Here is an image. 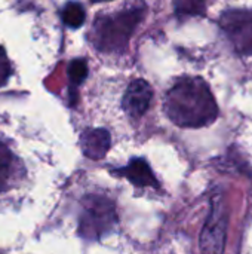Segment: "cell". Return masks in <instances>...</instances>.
Segmentation results:
<instances>
[{
	"instance_id": "cell-1",
	"label": "cell",
	"mask_w": 252,
	"mask_h": 254,
	"mask_svg": "<svg viewBox=\"0 0 252 254\" xmlns=\"http://www.w3.org/2000/svg\"><path fill=\"white\" fill-rule=\"evenodd\" d=\"M165 112L183 128L206 127L218 116L215 98L201 77L180 79L165 97Z\"/></svg>"
},
{
	"instance_id": "cell-2",
	"label": "cell",
	"mask_w": 252,
	"mask_h": 254,
	"mask_svg": "<svg viewBox=\"0 0 252 254\" xmlns=\"http://www.w3.org/2000/svg\"><path fill=\"white\" fill-rule=\"evenodd\" d=\"M144 7H131L113 15H101L94 21L89 40L101 52H122L129 43L132 33L143 19Z\"/></svg>"
},
{
	"instance_id": "cell-3",
	"label": "cell",
	"mask_w": 252,
	"mask_h": 254,
	"mask_svg": "<svg viewBox=\"0 0 252 254\" xmlns=\"http://www.w3.org/2000/svg\"><path fill=\"white\" fill-rule=\"evenodd\" d=\"M117 225L113 202L104 196H88L83 201L79 219V234L85 240L97 241L108 235Z\"/></svg>"
},
{
	"instance_id": "cell-4",
	"label": "cell",
	"mask_w": 252,
	"mask_h": 254,
	"mask_svg": "<svg viewBox=\"0 0 252 254\" xmlns=\"http://www.w3.org/2000/svg\"><path fill=\"white\" fill-rule=\"evenodd\" d=\"M227 234V214L220 198L212 201V208L201 234L202 254H223Z\"/></svg>"
},
{
	"instance_id": "cell-5",
	"label": "cell",
	"mask_w": 252,
	"mask_h": 254,
	"mask_svg": "<svg viewBox=\"0 0 252 254\" xmlns=\"http://www.w3.org/2000/svg\"><path fill=\"white\" fill-rule=\"evenodd\" d=\"M220 25L238 52L244 55H252V12H224L220 18Z\"/></svg>"
},
{
	"instance_id": "cell-6",
	"label": "cell",
	"mask_w": 252,
	"mask_h": 254,
	"mask_svg": "<svg viewBox=\"0 0 252 254\" xmlns=\"http://www.w3.org/2000/svg\"><path fill=\"white\" fill-rule=\"evenodd\" d=\"M153 98V89L149 82L143 79H137L129 83L125 97H123V109L125 112L134 118H141L147 110Z\"/></svg>"
},
{
	"instance_id": "cell-7",
	"label": "cell",
	"mask_w": 252,
	"mask_h": 254,
	"mask_svg": "<svg viewBox=\"0 0 252 254\" xmlns=\"http://www.w3.org/2000/svg\"><path fill=\"white\" fill-rule=\"evenodd\" d=\"M80 146L86 158L94 161L102 159L110 149V134L102 128L86 129L80 137Z\"/></svg>"
},
{
	"instance_id": "cell-8",
	"label": "cell",
	"mask_w": 252,
	"mask_h": 254,
	"mask_svg": "<svg viewBox=\"0 0 252 254\" xmlns=\"http://www.w3.org/2000/svg\"><path fill=\"white\" fill-rule=\"evenodd\" d=\"M119 176L128 179L132 185L140 188H157L159 183L144 159H132L126 167L116 171Z\"/></svg>"
},
{
	"instance_id": "cell-9",
	"label": "cell",
	"mask_w": 252,
	"mask_h": 254,
	"mask_svg": "<svg viewBox=\"0 0 252 254\" xmlns=\"http://www.w3.org/2000/svg\"><path fill=\"white\" fill-rule=\"evenodd\" d=\"M13 177V156L9 149L0 143V192L4 190Z\"/></svg>"
},
{
	"instance_id": "cell-10",
	"label": "cell",
	"mask_w": 252,
	"mask_h": 254,
	"mask_svg": "<svg viewBox=\"0 0 252 254\" xmlns=\"http://www.w3.org/2000/svg\"><path fill=\"white\" fill-rule=\"evenodd\" d=\"M62 21L70 28H79L85 22V9L80 3H67L62 9Z\"/></svg>"
},
{
	"instance_id": "cell-11",
	"label": "cell",
	"mask_w": 252,
	"mask_h": 254,
	"mask_svg": "<svg viewBox=\"0 0 252 254\" xmlns=\"http://www.w3.org/2000/svg\"><path fill=\"white\" fill-rule=\"evenodd\" d=\"M88 76V64L85 60H74L68 65V77L70 83L74 86H79Z\"/></svg>"
},
{
	"instance_id": "cell-12",
	"label": "cell",
	"mask_w": 252,
	"mask_h": 254,
	"mask_svg": "<svg viewBox=\"0 0 252 254\" xmlns=\"http://www.w3.org/2000/svg\"><path fill=\"white\" fill-rule=\"evenodd\" d=\"M205 1L206 0H174V6L178 13L196 15L203 12Z\"/></svg>"
},
{
	"instance_id": "cell-13",
	"label": "cell",
	"mask_w": 252,
	"mask_h": 254,
	"mask_svg": "<svg viewBox=\"0 0 252 254\" xmlns=\"http://www.w3.org/2000/svg\"><path fill=\"white\" fill-rule=\"evenodd\" d=\"M10 74H12L10 63L7 60V55H6L4 49L0 46V86H3L9 80Z\"/></svg>"
},
{
	"instance_id": "cell-14",
	"label": "cell",
	"mask_w": 252,
	"mask_h": 254,
	"mask_svg": "<svg viewBox=\"0 0 252 254\" xmlns=\"http://www.w3.org/2000/svg\"><path fill=\"white\" fill-rule=\"evenodd\" d=\"M94 3H101V1H110V0H92Z\"/></svg>"
}]
</instances>
